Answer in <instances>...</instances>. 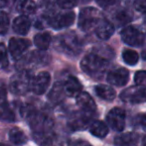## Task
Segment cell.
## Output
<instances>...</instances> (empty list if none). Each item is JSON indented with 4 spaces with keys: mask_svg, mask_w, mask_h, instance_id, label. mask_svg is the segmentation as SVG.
Here are the masks:
<instances>
[{
    "mask_svg": "<svg viewBox=\"0 0 146 146\" xmlns=\"http://www.w3.org/2000/svg\"><path fill=\"white\" fill-rule=\"evenodd\" d=\"M29 124L33 131L34 139L39 144L52 143L53 138V123L52 119L42 113H31L29 115Z\"/></svg>",
    "mask_w": 146,
    "mask_h": 146,
    "instance_id": "1",
    "label": "cell"
},
{
    "mask_svg": "<svg viewBox=\"0 0 146 146\" xmlns=\"http://www.w3.org/2000/svg\"><path fill=\"white\" fill-rule=\"evenodd\" d=\"M80 66L87 75L93 78H99L105 73L108 66V61L100 55L90 53L83 57Z\"/></svg>",
    "mask_w": 146,
    "mask_h": 146,
    "instance_id": "2",
    "label": "cell"
},
{
    "mask_svg": "<svg viewBox=\"0 0 146 146\" xmlns=\"http://www.w3.org/2000/svg\"><path fill=\"white\" fill-rule=\"evenodd\" d=\"M55 46L58 51L67 55H77L81 51V43L78 37L72 33H64L56 38Z\"/></svg>",
    "mask_w": 146,
    "mask_h": 146,
    "instance_id": "3",
    "label": "cell"
},
{
    "mask_svg": "<svg viewBox=\"0 0 146 146\" xmlns=\"http://www.w3.org/2000/svg\"><path fill=\"white\" fill-rule=\"evenodd\" d=\"M31 76L27 70H21L10 78L9 89L14 95H23L30 88Z\"/></svg>",
    "mask_w": 146,
    "mask_h": 146,
    "instance_id": "4",
    "label": "cell"
},
{
    "mask_svg": "<svg viewBox=\"0 0 146 146\" xmlns=\"http://www.w3.org/2000/svg\"><path fill=\"white\" fill-rule=\"evenodd\" d=\"M100 21V13L93 7H85L80 10L78 17V26L81 30L88 31L98 24Z\"/></svg>",
    "mask_w": 146,
    "mask_h": 146,
    "instance_id": "5",
    "label": "cell"
},
{
    "mask_svg": "<svg viewBox=\"0 0 146 146\" xmlns=\"http://www.w3.org/2000/svg\"><path fill=\"white\" fill-rule=\"evenodd\" d=\"M122 101L126 103H142L146 102V87L144 85H136L123 90L120 94Z\"/></svg>",
    "mask_w": 146,
    "mask_h": 146,
    "instance_id": "6",
    "label": "cell"
},
{
    "mask_svg": "<svg viewBox=\"0 0 146 146\" xmlns=\"http://www.w3.org/2000/svg\"><path fill=\"white\" fill-rule=\"evenodd\" d=\"M121 38L124 43L130 46H140L144 42V34L135 26H126L121 32Z\"/></svg>",
    "mask_w": 146,
    "mask_h": 146,
    "instance_id": "7",
    "label": "cell"
},
{
    "mask_svg": "<svg viewBox=\"0 0 146 146\" xmlns=\"http://www.w3.org/2000/svg\"><path fill=\"white\" fill-rule=\"evenodd\" d=\"M75 20V14L73 11H67V9L63 12L57 13L52 16L49 20V24L56 30L66 28L73 24Z\"/></svg>",
    "mask_w": 146,
    "mask_h": 146,
    "instance_id": "8",
    "label": "cell"
},
{
    "mask_svg": "<svg viewBox=\"0 0 146 146\" xmlns=\"http://www.w3.org/2000/svg\"><path fill=\"white\" fill-rule=\"evenodd\" d=\"M125 111L121 108H113L106 116L107 124L116 131H122L125 126Z\"/></svg>",
    "mask_w": 146,
    "mask_h": 146,
    "instance_id": "9",
    "label": "cell"
},
{
    "mask_svg": "<svg viewBox=\"0 0 146 146\" xmlns=\"http://www.w3.org/2000/svg\"><path fill=\"white\" fill-rule=\"evenodd\" d=\"M51 77L48 72H40L35 77L31 78L30 89L37 95L43 94L50 85Z\"/></svg>",
    "mask_w": 146,
    "mask_h": 146,
    "instance_id": "10",
    "label": "cell"
},
{
    "mask_svg": "<svg viewBox=\"0 0 146 146\" xmlns=\"http://www.w3.org/2000/svg\"><path fill=\"white\" fill-rule=\"evenodd\" d=\"M30 46V41L27 40V39L23 38H11L9 40L8 44V50L10 52L11 56L15 60H18L21 58L24 52L29 48Z\"/></svg>",
    "mask_w": 146,
    "mask_h": 146,
    "instance_id": "11",
    "label": "cell"
},
{
    "mask_svg": "<svg viewBox=\"0 0 146 146\" xmlns=\"http://www.w3.org/2000/svg\"><path fill=\"white\" fill-rule=\"evenodd\" d=\"M129 80V71L126 68H118L108 73L107 81L115 86H124Z\"/></svg>",
    "mask_w": 146,
    "mask_h": 146,
    "instance_id": "12",
    "label": "cell"
},
{
    "mask_svg": "<svg viewBox=\"0 0 146 146\" xmlns=\"http://www.w3.org/2000/svg\"><path fill=\"white\" fill-rule=\"evenodd\" d=\"M76 103L81 111L92 114L96 109V104L93 98L87 92H80L76 95Z\"/></svg>",
    "mask_w": 146,
    "mask_h": 146,
    "instance_id": "13",
    "label": "cell"
},
{
    "mask_svg": "<svg viewBox=\"0 0 146 146\" xmlns=\"http://www.w3.org/2000/svg\"><path fill=\"white\" fill-rule=\"evenodd\" d=\"M31 21L27 15H20L13 20L12 28L15 33L19 35H26L30 30Z\"/></svg>",
    "mask_w": 146,
    "mask_h": 146,
    "instance_id": "14",
    "label": "cell"
},
{
    "mask_svg": "<svg viewBox=\"0 0 146 146\" xmlns=\"http://www.w3.org/2000/svg\"><path fill=\"white\" fill-rule=\"evenodd\" d=\"M90 121V113L81 111V113H76L69 120V126L73 130H80L87 127Z\"/></svg>",
    "mask_w": 146,
    "mask_h": 146,
    "instance_id": "15",
    "label": "cell"
},
{
    "mask_svg": "<svg viewBox=\"0 0 146 146\" xmlns=\"http://www.w3.org/2000/svg\"><path fill=\"white\" fill-rule=\"evenodd\" d=\"M96 35L102 40H107L114 33V25L108 20L99 21L96 25Z\"/></svg>",
    "mask_w": 146,
    "mask_h": 146,
    "instance_id": "16",
    "label": "cell"
},
{
    "mask_svg": "<svg viewBox=\"0 0 146 146\" xmlns=\"http://www.w3.org/2000/svg\"><path fill=\"white\" fill-rule=\"evenodd\" d=\"M63 86H64L65 93L68 96H76L82 90L81 83L74 76H68L65 82L63 83Z\"/></svg>",
    "mask_w": 146,
    "mask_h": 146,
    "instance_id": "17",
    "label": "cell"
},
{
    "mask_svg": "<svg viewBox=\"0 0 146 146\" xmlns=\"http://www.w3.org/2000/svg\"><path fill=\"white\" fill-rule=\"evenodd\" d=\"M66 96L64 90V86H63L62 82H56L54 85L52 86L50 92L48 94V99L54 104H58L64 99Z\"/></svg>",
    "mask_w": 146,
    "mask_h": 146,
    "instance_id": "18",
    "label": "cell"
},
{
    "mask_svg": "<svg viewBox=\"0 0 146 146\" xmlns=\"http://www.w3.org/2000/svg\"><path fill=\"white\" fill-rule=\"evenodd\" d=\"M138 140L139 137L136 133L134 132H126V133L120 134L117 137H115V142L116 145L120 146H131V145H136L138 144Z\"/></svg>",
    "mask_w": 146,
    "mask_h": 146,
    "instance_id": "19",
    "label": "cell"
},
{
    "mask_svg": "<svg viewBox=\"0 0 146 146\" xmlns=\"http://www.w3.org/2000/svg\"><path fill=\"white\" fill-rule=\"evenodd\" d=\"M0 120L6 122H13L16 120L14 109L8 102H0Z\"/></svg>",
    "mask_w": 146,
    "mask_h": 146,
    "instance_id": "20",
    "label": "cell"
},
{
    "mask_svg": "<svg viewBox=\"0 0 146 146\" xmlns=\"http://www.w3.org/2000/svg\"><path fill=\"white\" fill-rule=\"evenodd\" d=\"M95 93L98 97L105 101H113L116 96V92L111 86L105 84H99L95 87Z\"/></svg>",
    "mask_w": 146,
    "mask_h": 146,
    "instance_id": "21",
    "label": "cell"
},
{
    "mask_svg": "<svg viewBox=\"0 0 146 146\" xmlns=\"http://www.w3.org/2000/svg\"><path fill=\"white\" fill-rule=\"evenodd\" d=\"M90 133L98 138H104L108 134V127L104 122L97 120L94 121L89 127Z\"/></svg>",
    "mask_w": 146,
    "mask_h": 146,
    "instance_id": "22",
    "label": "cell"
},
{
    "mask_svg": "<svg viewBox=\"0 0 146 146\" xmlns=\"http://www.w3.org/2000/svg\"><path fill=\"white\" fill-rule=\"evenodd\" d=\"M50 43H51V36L49 33L47 32L38 33V34H36L34 36V44L40 50H46V49H48Z\"/></svg>",
    "mask_w": 146,
    "mask_h": 146,
    "instance_id": "23",
    "label": "cell"
},
{
    "mask_svg": "<svg viewBox=\"0 0 146 146\" xmlns=\"http://www.w3.org/2000/svg\"><path fill=\"white\" fill-rule=\"evenodd\" d=\"M17 9L19 12L24 15L33 14L36 11V4L34 0H19Z\"/></svg>",
    "mask_w": 146,
    "mask_h": 146,
    "instance_id": "24",
    "label": "cell"
},
{
    "mask_svg": "<svg viewBox=\"0 0 146 146\" xmlns=\"http://www.w3.org/2000/svg\"><path fill=\"white\" fill-rule=\"evenodd\" d=\"M9 140L12 142L13 144L16 145H21L27 142V137L23 131H21L18 128H12L8 133Z\"/></svg>",
    "mask_w": 146,
    "mask_h": 146,
    "instance_id": "25",
    "label": "cell"
},
{
    "mask_svg": "<svg viewBox=\"0 0 146 146\" xmlns=\"http://www.w3.org/2000/svg\"><path fill=\"white\" fill-rule=\"evenodd\" d=\"M122 58L124 62L128 65H136L139 61V55L136 51L131 50V49H125L122 53Z\"/></svg>",
    "mask_w": 146,
    "mask_h": 146,
    "instance_id": "26",
    "label": "cell"
},
{
    "mask_svg": "<svg viewBox=\"0 0 146 146\" xmlns=\"http://www.w3.org/2000/svg\"><path fill=\"white\" fill-rule=\"evenodd\" d=\"M8 53H7V48L4 43H0V68L5 69L8 67Z\"/></svg>",
    "mask_w": 146,
    "mask_h": 146,
    "instance_id": "27",
    "label": "cell"
},
{
    "mask_svg": "<svg viewBox=\"0 0 146 146\" xmlns=\"http://www.w3.org/2000/svg\"><path fill=\"white\" fill-rule=\"evenodd\" d=\"M9 28V17L4 11H0V35L6 34Z\"/></svg>",
    "mask_w": 146,
    "mask_h": 146,
    "instance_id": "28",
    "label": "cell"
},
{
    "mask_svg": "<svg viewBox=\"0 0 146 146\" xmlns=\"http://www.w3.org/2000/svg\"><path fill=\"white\" fill-rule=\"evenodd\" d=\"M117 21L120 24H124V23H127L128 21H130L132 19V14H130L127 10L125 9H122V11H120L119 14L116 16Z\"/></svg>",
    "mask_w": 146,
    "mask_h": 146,
    "instance_id": "29",
    "label": "cell"
},
{
    "mask_svg": "<svg viewBox=\"0 0 146 146\" xmlns=\"http://www.w3.org/2000/svg\"><path fill=\"white\" fill-rule=\"evenodd\" d=\"M134 81L137 85H145L146 84V71H137L134 75Z\"/></svg>",
    "mask_w": 146,
    "mask_h": 146,
    "instance_id": "30",
    "label": "cell"
},
{
    "mask_svg": "<svg viewBox=\"0 0 146 146\" xmlns=\"http://www.w3.org/2000/svg\"><path fill=\"white\" fill-rule=\"evenodd\" d=\"M56 2L62 9H71L77 4V0H56Z\"/></svg>",
    "mask_w": 146,
    "mask_h": 146,
    "instance_id": "31",
    "label": "cell"
},
{
    "mask_svg": "<svg viewBox=\"0 0 146 146\" xmlns=\"http://www.w3.org/2000/svg\"><path fill=\"white\" fill-rule=\"evenodd\" d=\"M133 6L138 12L146 13V0H134Z\"/></svg>",
    "mask_w": 146,
    "mask_h": 146,
    "instance_id": "32",
    "label": "cell"
},
{
    "mask_svg": "<svg viewBox=\"0 0 146 146\" xmlns=\"http://www.w3.org/2000/svg\"><path fill=\"white\" fill-rule=\"evenodd\" d=\"M95 1L100 7L106 8V7H109V6H111V5L115 4L117 0H95Z\"/></svg>",
    "mask_w": 146,
    "mask_h": 146,
    "instance_id": "33",
    "label": "cell"
},
{
    "mask_svg": "<svg viewBox=\"0 0 146 146\" xmlns=\"http://www.w3.org/2000/svg\"><path fill=\"white\" fill-rule=\"evenodd\" d=\"M140 124H141L142 128L146 131V114H144V115H142L140 117Z\"/></svg>",
    "mask_w": 146,
    "mask_h": 146,
    "instance_id": "34",
    "label": "cell"
},
{
    "mask_svg": "<svg viewBox=\"0 0 146 146\" xmlns=\"http://www.w3.org/2000/svg\"><path fill=\"white\" fill-rule=\"evenodd\" d=\"M5 96H6V93H5V90L3 88L0 87V102H2L4 100Z\"/></svg>",
    "mask_w": 146,
    "mask_h": 146,
    "instance_id": "35",
    "label": "cell"
},
{
    "mask_svg": "<svg viewBox=\"0 0 146 146\" xmlns=\"http://www.w3.org/2000/svg\"><path fill=\"white\" fill-rule=\"evenodd\" d=\"M9 0H0V8H3L8 4Z\"/></svg>",
    "mask_w": 146,
    "mask_h": 146,
    "instance_id": "36",
    "label": "cell"
},
{
    "mask_svg": "<svg viewBox=\"0 0 146 146\" xmlns=\"http://www.w3.org/2000/svg\"><path fill=\"white\" fill-rule=\"evenodd\" d=\"M141 143H142V145L146 146V136L143 138V139H142V142H141Z\"/></svg>",
    "mask_w": 146,
    "mask_h": 146,
    "instance_id": "37",
    "label": "cell"
}]
</instances>
